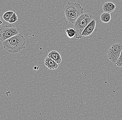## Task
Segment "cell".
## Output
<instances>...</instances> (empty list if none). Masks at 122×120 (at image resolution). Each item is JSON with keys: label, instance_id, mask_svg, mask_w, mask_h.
Wrapping results in <instances>:
<instances>
[{"label": "cell", "instance_id": "cell-9", "mask_svg": "<svg viewBox=\"0 0 122 120\" xmlns=\"http://www.w3.org/2000/svg\"><path fill=\"white\" fill-rule=\"evenodd\" d=\"M48 56L54 60L57 63H61V58L60 53L55 51H52L50 52Z\"/></svg>", "mask_w": 122, "mask_h": 120}, {"label": "cell", "instance_id": "cell-14", "mask_svg": "<svg viewBox=\"0 0 122 120\" xmlns=\"http://www.w3.org/2000/svg\"><path fill=\"white\" fill-rule=\"evenodd\" d=\"M116 64L118 67H122V50L120 56Z\"/></svg>", "mask_w": 122, "mask_h": 120}, {"label": "cell", "instance_id": "cell-6", "mask_svg": "<svg viewBox=\"0 0 122 120\" xmlns=\"http://www.w3.org/2000/svg\"><path fill=\"white\" fill-rule=\"evenodd\" d=\"M96 25V20L94 19L85 27L81 34V37L90 36L95 30Z\"/></svg>", "mask_w": 122, "mask_h": 120}, {"label": "cell", "instance_id": "cell-13", "mask_svg": "<svg viewBox=\"0 0 122 120\" xmlns=\"http://www.w3.org/2000/svg\"><path fill=\"white\" fill-rule=\"evenodd\" d=\"M17 20H18V17H17V15L15 12H14L13 15L10 17L8 23H13L16 22Z\"/></svg>", "mask_w": 122, "mask_h": 120}, {"label": "cell", "instance_id": "cell-2", "mask_svg": "<svg viewBox=\"0 0 122 120\" xmlns=\"http://www.w3.org/2000/svg\"><path fill=\"white\" fill-rule=\"evenodd\" d=\"M66 20L70 24H74L78 18L84 14V9L80 3L68 2L64 8Z\"/></svg>", "mask_w": 122, "mask_h": 120}, {"label": "cell", "instance_id": "cell-10", "mask_svg": "<svg viewBox=\"0 0 122 120\" xmlns=\"http://www.w3.org/2000/svg\"><path fill=\"white\" fill-rule=\"evenodd\" d=\"M111 19L110 13L104 12L101 15V20L103 23H108L110 22Z\"/></svg>", "mask_w": 122, "mask_h": 120}, {"label": "cell", "instance_id": "cell-7", "mask_svg": "<svg viewBox=\"0 0 122 120\" xmlns=\"http://www.w3.org/2000/svg\"><path fill=\"white\" fill-rule=\"evenodd\" d=\"M45 64L46 66L50 70L57 69L59 66V64L48 56L45 59Z\"/></svg>", "mask_w": 122, "mask_h": 120}, {"label": "cell", "instance_id": "cell-5", "mask_svg": "<svg viewBox=\"0 0 122 120\" xmlns=\"http://www.w3.org/2000/svg\"><path fill=\"white\" fill-rule=\"evenodd\" d=\"M122 50V43L113 44L107 51L108 59L111 62L116 64L120 56Z\"/></svg>", "mask_w": 122, "mask_h": 120}, {"label": "cell", "instance_id": "cell-8", "mask_svg": "<svg viewBox=\"0 0 122 120\" xmlns=\"http://www.w3.org/2000/svg\"><path fill=\"white\" fill-rule=\"evenodd\" d=\"M116 6L112 2H106L103 5L102 9L104 12L111 13L116 10Z\"/></svg>", "mask_w": 122, "mask_h": 120}, {"label": "cell", "instance_id": "cell-15", "mask_svg": "<svg viewBox=\"0 0 122 120\" xmlns=\"http://www.w3.org/2000/svg\"><path fill=\"white\" fill-rule=\"evenodd\" d=\"M2 23H3V22H2V21H1V20H0V25H1V24H2Z\"/></svg>", "mask_w": 122, "mask_h": 120}, {"label": "cell", "instance_id": "cell-4", "mask_svg": "<svg viewBox=\"0 0 122 120\" xmlns=\"http://www.w3.org/2000/svg\"><path fill=\"white\" fill-rule=\"evenodd\" d=\"M19 29L14 25H8L4 26L0 29V39L2 42L19 34Z\"/></svg>", "mask_w": 122, "mask_h": 120}, {"label": "cell", "instance_id": "cell-12", "mask_svg": "<svg viewBox=\"0 0 122 120\" xmlns=\"http://www.w3.org/2000/svg\"><path fill=\"white\" fill-rule=\"evenodd\" d=\"M14 12L12 11H8L5 13L3 15V18L6 22H9L11 16L13 15Z\"/></svg>", "mask_w": 122, "mask_h": 120}, {"label": "cell", "instance_id": "cell-3", "mask_svg": "<svg viewBox=\"0 0 122 120\" xmlns=\"http://www.w3.org/2000/svg\"><path fill=\"white\" fill-rule=\"evenodd\" d=\"M94 17L90 13H84L80 16L74 24V29L76 32V38H81V34L86 26L93 20Z\"/></svg>", "mask_w": 122, "mask_h": 120}, {"label": "cell", "instance_id": "cell-1", "mask_svg": "<svg viewBox=\"0 0 122 120\" xmlns=\"http://www.w3.org/2000/svg\"><path fill=\"white\" fill-rule=\"evenodd\" d=\"M4 48L12 53L19 52L27 47L26 41L24 36L18 34L3 42Z\"/></svg>", "mask_w": 122, "mask_h": 120}, {"label": "cell", "instance_id": "cell-11", "mask_svg": "<svg viewBox=\"0 0 122 120\" xmlns=\"http://www.w3.org/2000/svg\"><path fill=\"white\" fill-rule=\"evenodd\" d=\"M66 34L69 38H72L76 36V32L74 29H66Z\"/></svg>", "mask_w": 122, "mask_h": 120}]
</instances>
